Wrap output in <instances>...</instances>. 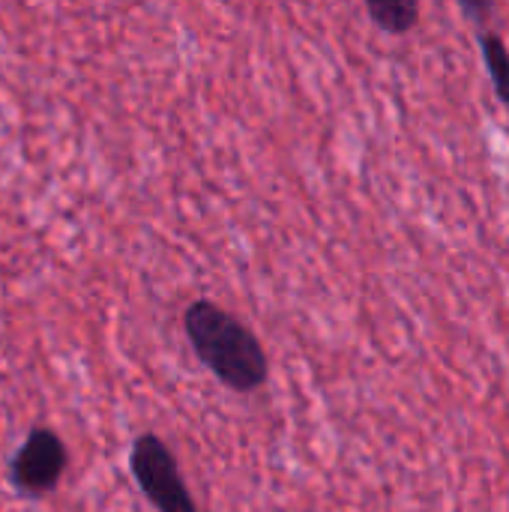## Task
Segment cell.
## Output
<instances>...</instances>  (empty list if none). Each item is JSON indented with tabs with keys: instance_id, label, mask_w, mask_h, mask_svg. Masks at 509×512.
I'll return each mask as SVG.
<instances>
[{
	"instance_id": "1",
	"label": "cell",
	"mask_w": 509,
	"mask_h": 512,
	"mask_svg": "<svg viewBox=\"0 0 509 512\" xmlns=\"http://www.w3.org/2000/svg\"><path fill=\"white\" fill-rule=\"evenodd\" d=\"M183 330L198 360L234 393H258L270 378L261 339L213 300L189 303Z\"/></svg>"
},
{
	"instance_id": "2",
	"label": "cell",
	"mask_w": 509,
	"mask_h": 512,
	"mask_svg": "<svg viewBox=\"0 0 509 512\" xmlns=\"http://www.w3.org/2000/svg\"><path fill=\"white\" fill-rule=\"evenodd\" d=\"M129 471L156 512H201L180 474L171 447L159 435L144 432L135 438L129 453Z\"/></svg>"
},
{
	"instance_id": "3",
	"label": "cell",
	"mask_w": 509,
	"mask_h": 512,
	"mask_svg": "<svg viewBox=\"0 0 509 512\" xmlns=\"http://www.w3.org/2000/svg\"><path fill=\"white\" fill-rule=\"evenodd\" d=\"M66 465H69V453L60 435L48 426H36L27 432L24 444L15 450L9 462V480L21 495L45 498L63 480Z\"/></svg>"
},
{
	"instance_id": "4",
	"label": "cell",
	"mask_w": 509,
	"mask_h": 512,
	"mask_svg": "<svg viewBox=\"0 0 509 512\" xmlns=\"http://www.w3.org/2000/svg\"><path fill=\"white\" fill-rule=\"evenodd\" d=\"M477 42H480V54H483V63L489 69V78H492V87L498 93V99L509 105V48L507 39L495 30V27H486L477 24Z\"/></svg>"
},
{
	"instance_id": "5",
	"label": "cell",
	"mask_w": 509,
	"mask_h": 512,
	"mask_svg": "<svg viewBox=\"0 0 509 512\" xmlns=\"http://www.w3.org/2000/svg\"><path fill=\"white\" fill-rule=\"evenodd\" d=\"M369 18L390 36H405L420 21V3L417 0H369L366 3Z\"/></svg>"
},
{
	"instance_id": "6",
	"label": "cell",
	"mask_w": 509,
	"mask_h": 512,
	"mask_svg": "<svg viewBox=\"0 0 509 512\" xmlns=\"http://www.w3.org/2000/svg\"><path fill=\"white\" fill-rule=\"evenodd\" d=\"M462 9H465L468 15H474L477 21H480V15H489V12H495V6H492V3H462Z\"/></svg>"
}]
</instances>
